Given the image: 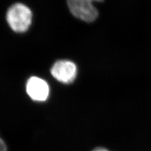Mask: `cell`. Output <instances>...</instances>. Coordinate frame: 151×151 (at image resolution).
Returning a JSON list of instances; mask_svg holds the SVG:
<instances>
[{
  "label": "cell",
  "mask_w": 151,
  "mask_h": 151,
  "mask_svg": "<svg viewBox=\"0 0 151 151\" xmlns=\"http://www.w3.org/2000/svg\"><path fill=\"white\" fill-rule=\"evenodd\" d=\"M0 151H8V147L5 142L1 138V137H0Z\"/></svg>",
  "instance_id": "cell-5"
},
{
  "label": "cell",
  "mask_w": 151,
  "mask_h": 151,
  "mask_svg": "<svg viewBox=\"0 0 151 151\" xmlns=\"http://www.w3.org/2000/svg\"><path fill=\"white\" fill-rule=\"evenodd\" d=\"M103 0H67L68 5L72 15L79 20L88 23L96 20L98 17V9L93 2H101Z\"/></svg>",
  "instance_id": "cell-2"
},
{
  "label": "cell",
  "mask_w": 151,
  "mask_h": 151,
  "mask_svg": "<svg viewBox=\"0 0 151 151\" xmlns=\"http://www.w3.org/2000/svg\"><path fill=\"white\" fill-rule=\"evenodd\" d=\"M92 151H110V150H108L105 148L99 147H96L95 149H94Z\"/></svg>",
  "instance_id": "cell-6"
},
{
  "label": "cell",
  "mask_w": 151,
  "mask_h": 151,
  "mask_svg": "<svg viewBox=\"0 0 151 151\" xmlns=\"http://www.w3.org/2000/svg\"><path fill=\"white\" fill-rule=\"evenodd\" d=\"M6 19L13 31L16 33H24L32 24V12L25 4L17 3L8 8Z\"/></svg>",
  "instance_id": "cell-1"
},
{
  "label": "cell",
  "mask_w": 151,
  "mask_h": 151,
  "mask_svg": "<svg viewBox=\"0 0 151 151\" xmlns=\"http://www.w3.org/2000/svg\"><path fill=\"white\" fill-rule=\"evenodd\" d=\"M50 73L58 81L64 84H70L76 78L77 67L72 61L60 60L53 65Z\"/></svg>",
  "instance_id": "cell-3"
},
{
  "label": "cell",
  "mask_w": 151,
  "mask_h": 151,
  "mask_svg": "<svg viewBox=\"0 0 151 151\" xmlns=\"http://www.w3.org/2000/svg\"><path fill=\"white\" fill-rule=\"evenodd\" d=\"M26 91L32 100L44 101L49 95V86L47 83L39 77L32 76L26 84Z\"/></svg>",
  "instance_id": "cell-4"
}]
</instances>
